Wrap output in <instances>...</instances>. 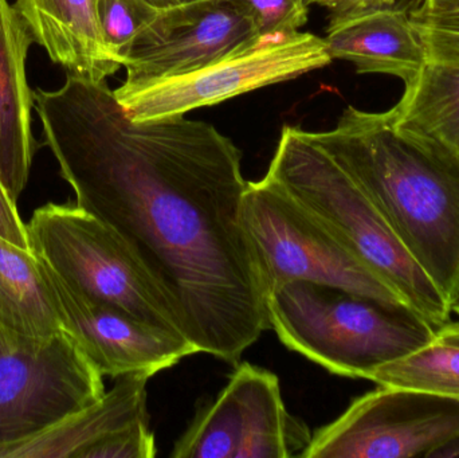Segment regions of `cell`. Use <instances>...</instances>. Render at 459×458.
<instances>
[{"mask_svg": "<svg viewBox=\"0 0 459 458\" xmlns=\"http://www.w3.org/2000/svg\"><path fill=\"white\" fill-rule=\"evenodd\" d=\"M459 443V400L379 386L312 436L301 458L438 457Z\"/></svg>", "mask_w": 459, "mask_h": 458, "instance_id": "8", "label": "cell"}, {"mask_svg": "<svg viewBox=\"0 0 459 458\" xmlns=\"http://www.w3.org/2000/svg\"><path fill=\"white\" fill-rule=\"evenodd\" d=\"M32 42L15 7L0 0V180L15 203L29 182L38 150L32 134L34 91L26 77Z\"/></svg>", "mask_w": 459, "mask_h": 458, "instance_id": "14", "label": "cell"}, {"mask_svg": "<svg viewBox=\"0 0 459 458\" xmlns=\"http://www.w3.org/2000/svg\"><path fill=\"white\" fill-rule=\"evenodd\" d=\"M264 43L247 13L230 0L159 10L124 56L126 82L185 74Z\"/></svg>", "mask_w": 459, "mask_h": 458, "instance_id": "12", "label": "cell"}, {"mask_svg": "<svg viewBox=\"0 0 459 458\" xmlns=\"http://www.w3.org/2000/svg\"><path fill=\"white\" fill-rule=\"evenodd\" d=\"M99 0H15L35 43L67 74L104 81L123 64L110 53L100 27Z\"/></svg>", "mask_w": 459, "mask_h": 458, "instance_id": "16", "label": "cell"}, {"mask_svg": "<svg viewBox=\"0 0 459 458\" xmlns=\"http://www.w3.org/2000/svg\"><path fill=\"white\" fill-rule=\"evenodd\" d=\"M159 10L145 0H99L100 27L110 53L123 64L126 51Z\"/></svg>", "mask_w": 459, "mask_h": 458, "instance_id": "20", "label": "cell"}, {"mask_svg": "<svg viewBox=\"0 0 459 458\" xmlns=\"http://www.w3.org/2000/svg\"><path fill=\"white\" fill-rule=\"evenodd\" d=\"M396 124L459 155V65L429 61L393 108Z\"/></svg>", "mask_w": 459, "mask_h": 458, "instance_id": "18", "label": "cell"}, {"mask_svg": "<svg viewBox=\"0 0 459 458\" xmlns=\"http://www.w3.org/2000/svg\"><path fill=\"white\" fill-rule=\"evenodd\" d=\"M158 454L150 419L137 422L91 448L85 458H153Z\"/></svg>", "mask_w": 459, "mask_h": 458, "instance_id": "23", "label": "cell"}, {"mask_svg": "<svg viewBox=\"0 0 459 458\" xmlns=\"http://www.w3.org/2000/svg\"><path fill=\"white\" fill-rule=\"evenodd\" d=\"M411 4L332 13L326 48L332 59L352 62L360 74L377 73L411 81L429 62L425 43L410 15Z\"/></svg>", "mask_w": 459, "mask_h": 458, "instance_id": "13", "label": "cell"}, {"mask_svg": "<svg viewBox=\"0 0 459 458\" xmlns=\"http://www.w3.org/2000/svg\"><path fill=\"white\" fill-rule=\"evenodd\" d=\"M312 139L355 180L446 300L459 287V155L396 124L393 109L348 107Z\"/></svg>", "mask_w": 459, "mask_h": 458, "instance_id": "2", "label": "cell"}, {"mask_svg": "<svg viewBox=\"0 0 459 458\" xmlns=\"http://www.w3.org/2000/svg\"><path fill=\"white\" fill-rule=\"evenodd\" d=\"M450 309H452V314L458 315L459 316V287L457 292L455 293L452 300H450Z\"/></svg>", "mask_w": 459, "mask_h": 458, "instance_id": "28", "label": "cell"}, {"mask_svg": "<svg viewBox=\"0 0 459 458\" xmlns=\"http://www.w3.org/2000/svg\"><path fill=\"white\" fill-rule=\"evenodd\" d=\"M369 381L379 386L425 390L459 400V322L439 325L430 343L382 366Z\"/></svg>", "mask_w": 459, "mask_h": 458, "instance_id": "19", "label": "cell"}, {"mask_svg": "<svg viewBox=\"0 0 459 458\" xmlns=\"http://www.w3.org/2000/svg\"><path fill=\"white\" fill-rule=\"evenodd\" d=\"M266 175L409 308L434 327L449 322L453 315L449 301L355 180L312 139L310 132L285 126Z\"/></svg>", "mask_w": 459, "mask_h": 458, "instance_id": "3", "label": "cell"}, {"mask_svg": "<svg viewBox=\"0 0 459 458\" xmlns=\"http://www.w3.org/2000/svg\"><path fill=\"white\" fill-rule=\"evenodd\" d=\"M410 15L425 43L429 61L459 65V13H429L415 3Z\"/></svg>", "mask_w": 459, "mask_h": 458, "instance_id": "22", "label": "cell"}, {"mask_svg": "<svg viewBox=\"0 0 459 458\" xmlns=\"http://www.w3.org/2000/svg\"><path fill=\"white\" fill-rule=\"evenodd\" d=\"M38 260L65 333L74 339L102 376L117 379L137 373L153 376L183 358L199 354L182 333L151 324L85 295L42 258Z\"/></svg>", "mask_w": 459, "mask_h": 458, "instance_id": "11", "label": "cell"}, {"mask_svg": "<svg viewBox=\"0 0 459 458\" xmlns=\"http://www.w3.org/2000/svg\"><path fill=\"white\" fill-rule=\"evenodd\" d=\"M34 104L75 203L126 242L198 352L237 366L270 328L237 145L185 116L131 120L105 80L67 74Z\"/></svg>", "mask_w": 459, "mask_h": 458, "instance_id": "1", "label": "cell"}, {"mask_svg": "<svg viewBox=\"0 0 459 458\" xmlns=\"http://www.w3.org/2000/svg\"><path fill=\"white\" fill-rule=\"evenodd\" d=\"M266 308L282 344L345 378H371L382 366L420 351L437 330L407 307L317 282L278 288Z\"/></svg>", "mask_w": 459, "mask_h": 458, "instance_id": "4", "label": "cell"}, {"mask_svg": "<svg viewBox=\"0 0 459 458\" xmlns=\"http://www.w3.org/2000/svg\"><path fill=\"white\" fill-rule=\"evenodd\" d=\"M152 376L129 374L93 405L13 443L0 444V458H85L94 446L150 419L147 386Z\"/></svg>", "mask_w": 459, "mask_h": 458, "instance_id": "15", "label": "cell"}, {"mask_svg": "<svg viewBox=\"0 0 459 458\" xmlns=\"http://www.w3.org/2000/svg\"><path fill=\"white\" fill-rule=\"evenodd\" d=\"M242 217L255 250L266 298L289 282L310 281L407 307L267 175L258 182H247Z\"/></svg>", "mask_w": 459, "mask_h": 458, "instance_id": "6", "label": "cell"}, {"mask_svg": "<svg viewBox=\"0 0 459 458\" xmlns=\"http://www.w3.org/2000/svg\"><path fill=\"white\" fill-rule=\"evenodd\" d=\"M0 237L23 249L32 250L26 223L22 220L16 203L8 195L2 180H0Z\"/></svg>", "mask_w": 459, "mask_h": 458, "instance_id": "24", "label": "cell"}, {"mask_svg": "<svg viewBox=\"0 0 459 458\" xmlns=\"http://www.w3.org/2000/svg\"><path fill=\"white\" fill-rule=\"evenodd\" d=\"M145 2L152 5L153 8H156V10H167V8L188 4V3L198 2V0H145Z\"/></svg>", "mask_w": 459, "mask_h": 458, "instance_id": "27", "label": "cell"}, {"mask_svg": "<svg viewBox=\"0 0 459 458\" xmlns=\"http://www.w3.org/2000/svg\"><path fill=\"white\" fill-rule=\"evenodd\" d=\"M253 21L264 42L290 37L307 24V0H230Z\"/></svg>", "mask_w": 459, "mask_h": 458, "instance_id": "21", "label": "cell"}, {"mask_svg": "<svg viewBox=\"0 0 459 458\" xmlns=\"http://www.w3.org/2000/svg\"><path fill=\"white\" fill-rule=\"evenodd\" d=\"M417 5L429 13H459V0H420Z\"/></svg>", "mask_w": 459, "mask_h": 458, "instance_id": "26", "label": "cell"}, {"mask_svg": "<svg viewBox=\"0 0 459 458\" xmlns=\"http://www.w3.org/2000/svg\"><path fill=\"white\" fill-rule=\"evenodd\" d=\"M104 394V376L69 333L31 341L0 328V444L23 440Z\"/></svg>", "mask_w": 459, "mask_h": 458, "instance_id": "9", "label": "cell"}, {"mask_svg": "<svg viewBox=\"0 0 459 458\" xmlns=\"http://www.w3.org/2000/svg\"><path fill=\"white\" fill-rule=\"evenodd\" d=\"M307 4L323 5L333 13H352V11L371 10V8L390 7L398 0H307Z\"/></svg>", "mask_w": 459, "mask_h": 458, "instance_id": "25", "label": "cell"}, {"mask_svg": "<svg viewBox=\"0 0 459 458\" xmlns=\"http://www.w3.org/2000/svg\"><path fill=\"white\" fill-rule=\"evenodd\" d=\"M312 436L286 409L277 376L239 363L217 398L199 409L171 458H301Z\"/></svg>", "mask_w": 459, "mask_h": 458, "instance_id": "10", "label": "cell"}, {"mask_svg": "<svg viewBox=\"0 0 459 458\" xmlns=\"http://www.w3.org/2000/svg\"><path fill=\"white\" fill-rule=\"evenodd\" d=\"M332 61L324 38L299 31L185 74L145 82L126 81L113 91L128 117L144 123L185 116L198 108L294 80Z\"/></svg>", "mask_w": 459, "mask_h": 458, "instance_id": "7", "label": "cell"}, {"mask_svg": "<svg viewBox=\"0 0 459 458\" xmlns=\"http://www.w3.org/2000/svg\"><path fill=\"white\" fill-rule=\"evenodd\" d=\"M32 252L65 281L137 319L182 333L163 290L126 242L77 203H46L26 223Z\"/></svg>", "mask_w": 459, "mask_h": 458, "instance_id": "5", "label": "cell"}, {"mask_svg": "<svg viewBox=\"0 0 459 458\" xmlns=\"http://www.w3.org/2000/svg\"><path fill=\"white\" fill-rule=\"evenodd\" d=\"M0 328L8 335L46 341L64 333L39 260L0 237Z\"/></svg>", "mask_w": 459, "mask_h": 458, "instance_id": "17", "label": "cell"}]
</instances>
